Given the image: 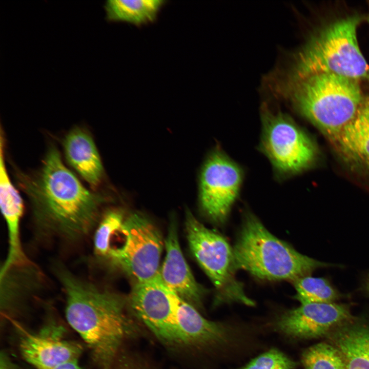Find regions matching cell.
I'll list each match as a JSON object with an SVG mask.
<instances>
[{"label": "cell", "instance_id": "cell-9", "mask_svg": "<svg viewBox=\"0 0 369 369\" xmlns=\"http://www.w3.org/2000/svg\"><path fill=\"white\" fill-rule=\"evenodd\" d=\"M244 178L241 167L220 148L206 157L200 172L198 199L201 210L212 221L227 219L240 192Z\"/></svg>", "mask_w": 369, "mask_h": 369}, {"label": "cell", "instance_id": "cell-23", "mask_svg": "<svg viewBox=\"0 0 369 369\" xmlns=\"http://www.w3.org/2000/svg\"><path fill=\"white\" fill-rule=\"evenodd\" d=\"M363 287L365 292L369 294V274L365 279Z\"/></svg>", "mask_w": 369, "mask_h": 369}, {"label": "cell", "instance_id": "cell-20", "mask_svg": "<svg viewBox=\"0 0 369 369\" xmlns=\"http://www.w3.org/2000/svg\"><path fill=\"white\" fill-rule=\"evenodd\" d=\"M113 369H154L141 357L129 353H121Z\"/></svg>", "mask_w": 369, "mask_h": 369}, {"label": "cell", "instance_id": "cell-14", "mask_svg": "<svg viewBox=\"0 0 369 369\" xmlns=\"http://www.w3.org/2000/svg\"><path fill=\"white\" fill-rule=\"evenodd\" d=\"M65 156L70 165L94 188L101 183L104 174L101 159L94 143L85 130L75 128L63 141Z\"/></svg>", "mask_w": 369, "mask_h": 369}, {"label": "cell", "instance_id": "cell-5", "mask_svg": "<svg viewBox=\"0 0 369 369\" xmlns=\"http://www.w3.org/2000/svg\"><path fill=\"white\" fill-rule=\"evenodd\" d=\"M94 255L101 262L118 268L136 282L160 274L163 243L155 224L144 214L129 215L119 228L93 242Z\"/></svg>", "mask_w": 369, "mask_h": 369}, {"label": "cell", "instance_id": "cell-22", "mask_svg": "<svg viewBox=\"0 0 369 369\" xmlns=\"http://www.w3.org/2000/svg\"><path fill=\"white\" fill-rule=\"evenodd\" d=\"M53 369H82L80 366L78 362V360H74L64 364H63L59 366H58Z\"/></svg>", "mask_w": 369, "mask_h": 369}, {"label": "cell", "instance_id": "cell-16", "mask_svg": "<svg viewBox=\"0 0 369 369\" xmlns=\"http://www.w3.org/2000/svg\"><path fill=\"white\" fill-rule=\"evenodd\" d=\"M163 0H109L104 8L111 22H124L141 26L154 22L166 5Z\"/></svg>", "mask_w": 369, "mask_h": 369}, {"label": "cell", "instance_id": "cell-18", "mask_svg": "<svg viewBox=\"0 0 369 369\" xmlns=\"http://www.w3.org/2000/svg\"><path fill=\"white\" fill-rule=\"evenodd\" d=\"M301 361L304 369H345L341 353L329 342H320L304 350Z\"/></svg>", "mask_w": 369, "mask_h": 369}, {"label": "cell", "instance_id": "cell-24", "mask_svg": "<svg viewBox=\"0 0 369 369\" xmlns=\"http://www.w3.org/2000/svg\"><path fill=\"white\" fill-rule=\"evenodd\" d=\"M368 23H369V16H368Z\"/></svg>", "mask_w": 369, "mask_h": 369}, {"label": "cell", "instance_id": "cell-7", "mask_svg": "<svg viewBox=\"0 0 369 369\" xmlns=\"http://www.w3.org/2000/svg\"><path fill=\"white\" fill-rule=\"evenodd\" d=\"M185 227L190 250L217 291L215 304L238 302L254 306L235 273L237 269L233 248L221 235L206 227L189 209Z\"/></svg>", "mask_w": 369, "mask_h": 369}, {"label": "cell", "instance_id": "cell-19", "mask_svg": "<svg viewBox=\"0 0 369 369\" xmlns=\"http://www.w3.org/2000/svg\"><path fill=\"white\" fill-rule=\"evenodd\" d=\"M298 363L276 348H271L238 369H295Z\"/></svg>", "mask_w": 369, "mask_h": 369}, {"label": "cell", "instance_id": "cell-4", "mask_svg": "<svg viewBox=\"0 0 369 369\" xmlns=\"http://www.w3.org/2000/svg\"><path fill=\"white\" fill-rule=\"evenodd\" d=\"M237 269L262 280H296L331 264L304 255L271 234L252 213L245 215L233 248Z\"/></svg>", "mask_w": 369, "mask_h": 369}, {"label": "cell", "instance_id": "cell-17", "mask_svg": "<svg viewBox=\"0 0 369 369\" xmlns=\"http://www.w3.org/2000/svg\"><path fill=\"white\" fill-rule=\"evenodd\" d=\"M296 294L294 298L301 304L333 303L341 297L340 293L324 278L310 275L293 282Z\"/></svg>", "mask_w": 369, "mask_h": 369}, {"label": "cell", "instance_id": "cell-2", "mask_svg": "<svg viewBox=\"0 0 369 369\" xmlns=\"http://www.w3.org/2000/svg\"><path fill=\"white\" fill-rule=\"evenodd\" d=\"M53 270L66 297L68 323L102 369H113L123 344L138 332L128 300L79 278L61 264L56 263Z\"/></svg>", "mask_w": 369, "mask_h": 369}, {"label": "cell", "instance_id": "cell-10", "mask_svg": "<svg viewBox=\"0 0 369 369\" xmlns=\"http://www.w3.org/2000/svg\"><path fill=\"white\" fill-rule=\"evenodd\" d=\"M349 306L333 303L301 304L277 317L272 324L275 332L294 340L320 338L351 319Z\"/></svg>", "mask_w": 369, "mask_h": 369}, {"label": "cell", "instance_id": "cell-12", "mask_svg": "<svg viewBox=\"0 0 369 369\" xmlns=\"http://www.w3.org/2000/svg\"><path fill=\"white\" fill-rule=\"evenodd\" d=\"M20 349L24 359L36 369H53L78 360L81 352L77 343L62 338L57 333L45 332L26 336Z\"/></svg>", "mask_w": 369, "mask_h": 369}, {"label": "cell", "instance_id": "cell-6", "mask_svg": "<svg viewBox=\"0 0 369 369\" xmlns=\"http://www.w3.org/2000/svg\"><path fill=\"white\" fill-rule=\"evenodd\" d=\"M357 16L337 20L314 34L299 52L286 75L302 77L331 73L359 80L369 78V66L360 50Z\"/></svg>", "mask_w": 369, "mask_h": 369}, {"label": "cell", "instance_id": "cell-21", "mask_svg": "<svg viewBox=\"0 0 369 369\" xmlns=\"http://www.w3.org/2000/svg\"><path fill=\"white\" fill-rule=\"evenodd\" d=\"M0 369H16L15 365L4 352L1 353Z\"/></svg>", "mask_w": 369, "mask_h": 369}, {"label": "cell", "instance_id": "cell-13", "mask_svg": "<svg viewBox=\"0 0 369 369\" xmlns=\"http://www.w3.org/2000/svg\"><path fill=\"white\" fill-rule=\"evenodd\" d=\"M326 337L341 353L345 369H369V322L354 317Z\"/></svg>", "mask_w": 369, "mask_h": 369}, {"label": "cell", "instance_id": "cell-15", "mask_svg": "<svg viewBox=\"0 0 369 369\" xmlns=\"http://www.w3.org/2000/svg\"><path fill=\"white\" fill-rule=\"evenodd\" d=\"M345 158L369 167V97L353 119L331 140Z\"/></svg>", "mask_w": 369, "mask_h": 369}, {"label": "cell", "instance_id": "cell-1", "mask_svg": "<svg viewBox=\"0 0 369 369\" xmlns=\"http://www.w3.org/2000/svg\"><path fill=\"white\" fill-rule=\"evenodd\" d=\"M18 179L31 204L36 224L45 234L74 241L96 228L106 199L81 184L65 166L55 147L49 148L37 173H20Z\"/></svg>", "mask_w": 369, "mask_h": 369}, {"label": "cell", "instance_id": "cell-3", "mask_svg": "<svg viewBox=\"0 0 369 369\" xmlns=\"http://www.w3.org/2000/svg\"><path fill=\"white\" fill-rule=\"evenodd\" d=\"M278 91L330 139L355 117L364 100L359 80L331 73L286 75Z\"/></svg>", "mask_w": 369, "mask_h": 369}, {"label": "cell", "instance_id": "cell-11", "mask_svg": "<svg viewBox=\"0 0 369 369\" xmlns=\"http://www.w3.org/2000/svg\"><path fill=\"white\" fill-rule=\"evenodd\" d=\"M165 246L166 255L160 269L162 281L169 290L198 310H201L205 290L195 280L183 255L174 218L169 225Z\"/></svg>", "mask_w": 369, "mask_h": 369}, {"label": "cell", "instance_id": "cell-8", "mask_svg": "<svg viewBox=\"0 0 369 369\" xmlns=\"http://www.w3.org/2000/svg\"><path fill=\"white\" fill-rule=\"evenodd\" d=\"M261 120L259 149L278 179L291 177L312 165L317 156L315 144L291 117L263 105Z\"/></svg>", "mask_w": 369, "mask_h": 369}]
</instances>
